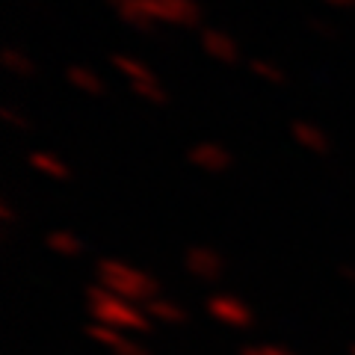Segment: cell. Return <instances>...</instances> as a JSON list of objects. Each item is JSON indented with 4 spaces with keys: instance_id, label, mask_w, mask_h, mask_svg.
I'll return each mask as SVG.
<instances>
[{
    "instance_id": "2e32d148",
    "label": "cell",
    "mask_w": 355,
    "mask_h": 355,
    "mask_svg": "<svg viewBox=\"0 0 355 355\" xmlns=\"http://www.w3.org/2000/svg\"><path fill=\"white\" fill-rule=\"evenodd\" d=\"M130 92L142 98V101H148L154 107H163L166 101H169V95L163 92V86L157 80H139V83H130Z\"/></svg>"
},
{
    "instance_id": "e0dca14e",
    "label": "cell",
    "mask_w": 355,
    "mask_h": 355,
    "mask_svg": "<svg viewBox=\"0 0 355 355\" xmlns=\"http://www.w3.org/2000/svg\"><path fill=\"white\" fill-rule=\"evenodd\" d=\"M249 71L254 77H261V80H266V83H275V86L287 80V74L282 71V65H275L270 60H252L249 62Z\"/></svg>"
},
{
    "instance_id": "8992f818",
    "label": "cell",
    "mask_w": 355,
    "mask_h": 355,
    "mask_svg": "<svg viewBox=\"0 0 355 355\" xmlns=\"http://www.w3.org/2000/svg\"><path fill=\"white\" fill-rule=\"evenodd\" d=\"M187 160L202 172H225V169H231V163H234V157H231V151L225 146L210 142V139L196 142V146L187 151Z\"/></svg>"
},
{
    "instance_id": "ffe728a7",
    "label": "cell",
    "mask_w": 355,
    "mask_h": 355,
    "mask_svg": "<svg viewBox=\"0 0 355 355\" xmlns=\"http://www.w3.org/2000/svg\"><path fill=\"white\" fill-rule=\"evenodd\" d=\"M0 119H3L6 125H12V128H21V130L27 128V119L21 116L18 110H12V107H3V110H0Z\"/></svg>"
},
{
    "instance_id": "4fadbf2b",
    "label": "cell",
    "mask_w": 355,
    "mask_h": 355,
    "mask_svg": "<svg viewBox=\"0 0 355 355\" xmlns=\"http://www.w3.org/2000/svg\"><path fill=\"white\" fill-rule=\"evenodd\" d=\"M0 62H3V69L9 74H15V77H33V74H36V65H33V60L21 48H15V44L3 48V53H0Z\"/></svg>"
},
{
    "instance_id": "5b68a950",
    "label": "cell",
    "mask_w": 355,
    "mask_h": 355,
    "mask_svg": "<svg viewBox=\"0 0 355 355\" xmlns=\"http://www.w3.org/2000/svg\"><path fill=\"white\" fill-rule=\"evenodd\" d=\"M184 266L187 272L196 275L198 282H216L222 275V254L210 246H190L184 254Z\"/></svg>"
},
{
    "instance_id": "277c9868",
    "label": "cell",
    "mask_w": 355,
    "mask_h": 355,
    "mask_svg": "<svg viewBox=\"0 0 355 355\" xmlns=\"http://www.w3.org/2000/svg\"><path fill=\"white\" fill-rule=\"evenodd\" d=\"M207 314L216 320L219 326H228V329H249L254 323V314H252V308L243 302V299H237L234 293H216V296H210L207 302Z\"/></svg>"
},
{
    "instance_id": "7402d4cb",
    "label": "cell",
    "mask_w": 355,
    "mask_h": 355,
    "mask_svg": "<svg viewBox=\"0 0 355 355\" xmlns=\"http://www.w3.org/2000/svg\"><path fill=\"white\" fill-rule=\"evenodd\" d=\"M0 219H3V225H12L15 222V214H12V207H9V202H0Z\"/></svg>"
},
{
    "instance_id": "44dd1931",
    "label": "cell",
    "mask_w": 355,
    "mask_h": 355,
    "mask_svg": "<svg viewBox=\"0 0 355 355\" xmlns=\"http://www.w3.org/2000/svg\"><path fill=\"white\" fill-rule=\"evenodd\" d=\"M311 30L320 33V36H326V39L335 36V27H331L329 21H323V18H314V21H311Z\"/></svg>"
},
{
    "instance_id": "3957f363",
    "label": "cell",
    "mask_w": 355,
    "mask_h": 355,
    "mask_svg": "<svg viewBox=\"0 0 355 355\" xmlns=\"http://www.w3.org/2000/svg\"><path fill=\"white\" fill-rule=\"evenodd\" d=\"M137 3L154 27H196L202 21V9H198L196 0H137Z\"/></svg>"
},
{
    "instance_id": "9a60e30c",
    "label": "cell",
    "mask_w": 355,
    "mask_h": 355,
    "mask_svg": "<svg viewBox=\"0 0 355 355\" xmlns=\"http://www.w3.org/2000/svg\"><path fill=\"white\" fill-rule=\"evenodd\" d=\"M86 335L92 338L95 343H101V347H107L110 352H113V349L119 347V343L128 338L125 331H119V329H113V326H104V323H89V326H86Z\"/></svg>"
},
{
    "instance_id": "6da1fadb",
    "label": "cell",
    "mask_w": 355,
    "mask_h": 355,
    "mask_svg": "<svg viewBox=\"0 0 355 355\" xmlns=\"http://www.w3.org/2000/svg\"><path fill=\"white\" fill-rule=\"evenodd\" d=\"M95 284L107 287L110 293H116L121 299H128L133 305H148L151 299L160 296V284L154 275L137 270L125 261L116 258H101L95 266Z\"/></svg>"
},
{
    "instance_id": "7a4b0ae2",
    "label": "cell",
    "mask_w": 355,
    "mask_h": 355,
    "mask_svg": "<svg viewBox=\"0 0 355 355\" xmlns=\"http://www.w3.org/2000/svg\"><path fill=\"white\" fill-rule=\"evenodd\" d=\"M86 311H89V317H92V323L113 326L119 331H148L151 329V317L146 314V308L110 293L101 284H89Z\"/></svg>"
},
{
    "instance_id": "d6986e66",
    "label": "cell",
    "mask_w": 355,
    "mask_h": 355,
    "mask_svg": "<svg viewBox=\"0 0 355 355\" xmlns=\"http://www.w3.org/2000/svg\"><path fill=\"white\" fill-rule=\"evenodd\" d=\"M113 355H148V349L142 347V343H137L133 338H125L119 343V347L113 349Z\"/></svg>"
},
{
    "instance_id": "52a82bcc",
    "label": "cell",
    "mask_w": 355,
    "mask_h": 355,
    "mask_svg": "<svg viewBox=\"0 0 355 355\" xmlns=\"http://www.w3.org/2000/svg\"><path fill=\"white\" fill-rule=\"evenodd\" d=\"M202 48L207 57H214L222 65H234L240 60V48L237 42L228 36L225 30H216V27H205L202 30Z\"/></svg>"
},
{
    "instance_id": "d4e9b609",
    "label": "cell",
    "mask_w": 355,
    "mask_h": 355,
    "mask_svg": "<svg viewBox=\"0 0 355 355\" xmlns=\"http://www.w3.org/2000/svg\"><path fill=\"white\" fill-rule=\"evenodd\" d=\"M349 352H352V355H355V347H352V349H349Z\"/></svg>"
},
{
    "instance_id": "603a6c76",
    "label": "cell",
    "mask_w": 355,
    "mask_h": 355,
    "mask_svg": "<svg viewBox=\"0 0 355 355\" xmlns=\"http://www.w3.org/2000/svg\"><path fill=\"white\" fill-rule=\"evenodd\" d=\"M340 275L347 279L349 284H355V266L352 263H340Z\"/></svg>"
},
{
    "instance_id": "30bf717a",
    "label": "cell",
    "mask_w": 355,
    "mask_h": 355,
    "mask_svg": "<svg viewBox=\"0 0 355 355\" xmlns=\"http://www.w3.org/2000/svg\"><path fill=\"white\" fill-rule=\"evenodd\" d=\"M142 308H146V314L151 320H160V323H169V326H178V323H184L187 320V311L178 302H172V299H163V296L151 299V302L142 305Z\"/></svg>"
},
{
    "instance_id": "7c38bea8",
    "label": "cell",
    "mask_w": 355,
    "mask_h": 355,
    "mask_svg": "<svg viewBox=\"0 0 355 355\" xmlns=\"http://www.w3.org/2000/svg\"><path fill=\"white\" fill-rule=\"evenodd\" d=\"M110 62H113V69L125 74L130 83H139V80H157V77H154V71L148 69L146 62L137 60V57H128V53H113V57H110Z\"/></svg>"
},
{
    "instance_id": "cb8c5ba5",
    "label": "cell",
    "mask_w": 355,
    "mask_h": 355,
    "mask_svg": "<svg viewBox=\"0 0 355 355\" xmlns=\"http://www.w3.org/2000/svg\"><path fill=\"white\" fill-rule=\"evenodd\" d=\"M320 3H329V6H338V9H352L355 0H320Z\"/></svg>"
},
{
    "instance_id": "5bb4252c",
    "label": "cell",
    "mask_w": 355,
    "mask_h": 355,
    "mask_svg": "<svg viewBox=\"0 0 355 355\" xmlns=\"http://www.w3.org/2000/svg\"><path fill=\"white\" fill-rule=\"evenodd\" d=\"M44 243H48V249L53 254H60V258H77V254L83 252V243L77 240L71 231H51V234L44 237Z\"/></svg>"
},
{
    "instance_id": "8fae6325",
    "label": "cell",
    "mask_w": 355,
    "mask_h": 355,
    "mask_svg": "<svg viewBox=\"0 0 355 355\" xmlns=\"http://www.w3.org/2000/svg\"><path fill=\"white\" fill-rule=\"evenodd\" d=\"M65 77H69V83L74 89H80L86 95H104V89H107L101 77H98L92 69H86V65H69V69H65Z\"/></svg>"
},
{
    "instance_id": "ba28073f",
    "label": "cell",
    "mask_w": 355,
    "mask_h": 355,
    "mask_svg": "<svg viewBox=\"0 0 355 355\" xmlns=\"http://www.w3.org/2000/svg\"><path fill=\"white\" fill-rule=\"evenodd\" d=\"M291 133H293V142L299 148H305L308 154H329L331 151V142H329V133L314 125L308 119H296L291 125Z\"/></svg>"
},
{
    "instance_id": "ac0fdd59",
    "label": "cell",
    "mask_w": 355,
    "mask_h": 355,
    "mask_svg": "<svg viewBox=\"0 0 355 355\" xmlns=\"http://www.w3.org/2000/svg\"><path fill=\"white\" fill-rule=\"evenodd\" d=\"M240 355H296V352L282 347V343H249V347L240 349Z\"/></svg>"
},
{
    "instance_id": "9c48e42d",
    "label": "cell",
    "mask_w": 355,
    "mask_h": 355,
    "mask_svg": "<svg viewBox=\"0 0 355 355\" xmlns=\"http://www.w3.org/2000/svg\"><path fill=\"white\" fill-rule=\"evenodd\" d=\"M30 166L39 175H48L51 181H69L71 178V166L65 160H60L57 154H51V151H33L30 154Z\"/></svg>"
}]
</instances>
